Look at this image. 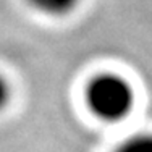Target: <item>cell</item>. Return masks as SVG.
Masks as SVG:
<instances>
[{
	"instance_id": "obj_2",
	"label": "cell",
	"mask_w": 152,
	"mask_h": 152,
	"mask_svg": "<svg viewBox=\"0 0 152 152\" xmlns=\"http://www.w3.org/2000/svg\"><path fill=\"white\" fill-rule=\"evenodd\" d=\"M36 10L52 16H61L70 13L79 0H28Z\"/></svg>"
},
{
	"instance_id": "obj_1",
	"label": "cell",
	"mask_w": 152,
	"mask_h": 152,
	"mask_svg": "<svg viewBox=\"0 0 152 152\" xmlns=\"http://www.w3.org/2000/svg\"><path fill=\"white\" fill-rule=\"evenodd\" d=\"M86 102L100 120L120 121L129 117L134 107V91L120 75L104 73L89 83Z\"/></svg>"
},
{
	"instance_id": "obj_4",
	"label": "cell",
	"mask_w": 152,
	"mask_h": 152,
	"mask_svg": "<svg viewBox=\"0 0 152 152\" xmlns=\"http://www.w3.org/2000/svg\"><path fill=\"white\" fill-rule=\"evenodd\" d=\"M8 97H10V89H8V84L7 81L0 76V108H3L8 102Z\"/></svg>"
},
{
	"instance_id": "obj_3",
	"label": "cell",
	"mask_w": 152,
	"mask_h": 152,
	"mask_svg": "<svg viewBox=\"0 0 152 152\" xmlns=\"http://www.w3.org/2000/svg\"><path fill=\"white\" fill-rule=\"evenodd\" d=\"M113 152H152V134L142 133L129 136Z\"/></svg>"
}]
</instances>
